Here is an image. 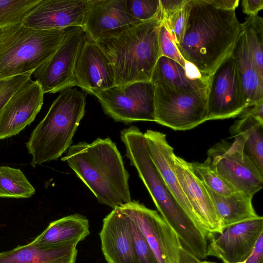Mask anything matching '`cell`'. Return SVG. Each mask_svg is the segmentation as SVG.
<instances>
[{
    "instance_id": "1",
    "label": "cell",
    "mask_w": 263,
    "mask_h": 263,
    "mask_svg": "<svg viewBox=\"0 0 263 263\" xmlns=\"http://www.w3.org/2000/svg\"><path fill=\"white\" fill-rule=\"evenodd\" d=\"M240 30L235 10L217 8L207 0H191L183 39L175 45L187 64L208 77L230 54Z\"/></svg>"
},
{
    "instance_id": "2",
    "label": "cell",
    "mask_w": 263,
    "mask_h": 263,
    "mask_svg": "<svg viewBox=\"0 0 263 263\" xmlns=\"http://www.w3.org/2000/svg\"><path fill=\"white\" fill-rule=\"evenodd\" d=\"M121 139L126 148V156L136 168L161 216L187 251L196 258L204 257L208 234L173 196L149 155L144 134L136 126H130L121 130Z\"/></svg>"
},
{
    "instance_id": "3",
    "label": "cell",
    "mask_w": 263,
    "mask_h": 263,
    "mask_svg": "<svg viewBox=\"0 0 263 263\" xmlns=\"http://www.w3.org/2000/svg\"><path fill=\"white\" fill-rule=\"evenodd\" d=\"M61 160L68 164L100 203L114 209L132 201L129 175L116 144L109 138L71 145Z\"/></svg>"
},
{
    "instance_id": "4",
    "label": "cell",
    "mask_w": 263,
    "mask_h": 263,
    "mask_svg": "<svg viewBox=\"0 0 263 263\" xmlns=\"http://www.w3.org/2000/svg\"><path fill=\"white\" fill-rule=\"evenodd\" d=\"M162 20L161 14L95 42L112 66L116 86L151 81L154 68L161 56L159 31Z\"/></svg>"
},
{
    "instance_id": "5",
    "label": "cell",
    "mask_w": 263,
    "mask_h": 263,
    "mask_svg": "<svg viewBox=\"0 0 263 263\" xmlns=\"http://www.w3.org/2000/svg\"><path fill=\"white\" fill-rule=\"evenodd\" d=\"M83 92L69 88L60 92L26 143L31 165L58 159L71 146L85 112Z\"/></svg>"
},
{
    "instance_id": "6",
    "label": "cell",
    "mask_w": 263,
    "mask_h": 263,
    "mask_svg": "<svg viewBox=\"0 0 263 263\" xmlns=\"http://www.w3.org/2000/svg\"><path fill=\"white\" fill-rule=\"evenodd\" d=\"M65 29L40 30L23 23L0 32V80L33 73L53 54Z\"/></svg>"
},
{
    "instance_id": "7",
    "label": "cell",
    "mask_w": 263,
    "mask_h": 263,
    "mask_svg": "<svg viewBox=\"0 0 263 263\" xmlns=\"http://www.w3.org/2000/svg\"><path fill=\"white\" fill-rule=\"evenodd\" d=\"M154 86L155 122L175 130H186L207 121L208 86L187 92Z\"/></svg>"
},
{
    "instance_id": "8",
    "label": "cell",
    "mask_w": 263,
    "mask_h": 263,
    "mask_svg": "<svg viewBox=\"0 0 263 263\" xmlns=\"http://www.w3.org/2000/svg\"><path fill=\"white\" fill-rule=\"evenodd\" d=\"M206 160L236 192L253 196L263 187V173L245 155L239 135L232 143L222 141L211 147Z\"/></svg>"
},
{
    "instance_id": "9",
    "label": "cell",
    "mask_w": 263,
    "mask_h": 263,
    "mask_svg": "<svg viewBox=\"0 0 263 263\" xmlns=\"http://www.w3.org/2000/svg\"><path fill=\"white\" fill-rule=\"evenodd\" d=\"M155 86L151 81L115 86L94 93L104 112L117 122L154 121Z\"/></svg>"
},
{
    "instance_id": "10",
    "label": "cell",
    "mask_w": 263,
    "mask_h": 263,
    "mask_svg": "<svg viewBox=\"0 0 263 263\" xmlns=\"http://www.w3.org/2000/svg\"><path fill=\"white\" fill-rule=\"evenodd\" d=\"M87 36L82 27L66 28L63 41L53 54L32 74L44 93H54L77 86L74 71Z\"/></svg>"
},
{
    "instance_id": "11",
    "label": "cell",
    "mask_w": 263,
    "mask_h": 263,
    "mask_svg": "<svg viewBox=\"0 0 263 263\" xmlns=\"http://www.w3.org/2000/svg\"><path fill=\"white\" fill-rule=\"evenodd\" d=\"M247 106L238 66L230 54L209 77L207 121L234 118Z\"/></svg>"
},
{
    "instance_id": "12",
    "label": "cell",
    "mask_w": 263,
    "mask_h": 263,
    "mask_svg": "<svg viewBox=\"0 0 263 263\" xmlns=\"http://www.w3.org/2000/svg\"><path fill=\"white\" fill-rule=\"evenodd\" d=\"M122 205L142 232L158 263H183L187 259L191 253L156 211L136 200Z\"/></svg>"
},
{
    "instance_id": "13",
    "label": "cell",
    "mask_w": 263,
    "mask_h": 263,
    "mask_svg": "<svg viewBox=\"0 0 263 263\" xmlns=\"http://www.w3.org/2000/svg\"><path fill=\"white\" fill-rule=\"evenodd\" d=\"M263 233V217H257L223 228L220 233L209 234L207 256H213L223 262L246 260L258 239Z\"/></svg>"
},
{
    "instance_id": "14",
    "label": "cell",
    "mask_w": 263,
    "mask_h": 263,
    "mask_svg": "<svg viewBox=\"0 0 263 263\" xmlns=\"http://www.w3.org/2000/svg\"><path fill=\"white\" fill-rule=\"evenodd\" d=\"M44 95L40 85L31 78L17 90L0 112V140L18 135L34 120Z\"/></svg>"
},
{
    "instance_id": "15",
    "label": "cell",
    "mask_w": 263,
    "mask_h": 263,
    "mask_svg": "<svg viewBox=\"0 0 263 263\" xmlns=\"http://www.w3.org/2000/svg\"><path fill=\"white\" fill-rule=\"evenodd\" d=\"M173 161L179 183L197 223L208 235L220 233L221 221L204 184L194 171L191 163L175 154Z\"/></svg>"
},
{
    "instance_id": "16",
    "label": "cell",
    "mask_w": 263,
    "mask_h": 263,
    "mask_svg": "<svg viewBox=\"0 0 263 263\" xmlns=\"http://www.w3.org/2000/svg\"><path fill=\"white\" fill-rule=\"evenodd\" d=\"M74 74L77 86L92 95L116 86L114 70L108 57L88 37L80 51Z\"/></svg>"
},
{
    "instance_id": "17",
    "label": "cell",
    "mask_w": 263,
    "mask_h": 263,
    "mask_svg": "<svg viewBox=\"0 0 263 263\" xmlns=\"http://www.w3.org/2000/svg\"><path fill=\"white\" fill-rule=\"evenodd\" d=\"M125 4V0H86L82 27L87 37L95 42L140 23L128 14Z\"/></svg>"
},
{
    "instance_id": "18",
    "label": "cell",
    "mask_w": 263,
    "mask_h": 263,
    "mask_svg": "<svg viewBox=\"0 0 263 263\" xmlns=\"http://www.w3.org/2000/svg\"><path fill=\"white\" fill-rule=\"evenodd\" d=\"M86 0H41L23 24L40 30L83 26Z\"/></svg>"
},
{
    "instance_id": "19",
    "label": "cell",
    "mask_w": 263,
    "mask_h": 263,
    "mask_svg": "<svg viewBox=\"0 0 263 263\" xmlns=\"http://www.w3.org/2000/svg\"><path fill=\"white\" fill-rule=\"evenodd\" d=\"M99 236L107 263H137L127 219L119 206L103 219Z\"/></svg>"
},
{
    "instance_id": "20",
    "label": "cell",
    "mask_w": 263,
    "mask_h": 263,
    "mask_svg": "<svg viewBox=\"0 0 263 263\" xmlns=\"http://www.w3.org/2000/svg\"><path fill=\"white\" fill-rule=\"evenodd\" d=\"M144 136L149 155L173 196L184 211L197 222L192 208L177 177L174 167V149L167 142L166 135L148 129Z\"/></svg>"
},
{
    "instance_id": "21",
    "label": "cell",
    "mask_w": 263,
    "mask_h": 263,
    "mask_svg": "<svg viewBox=\"0 0 263 263\" xmlns=\"http://www.w3.org/2000/svg\"><path fill=\"white\" fill-rule=\"evenodd\" d=\"M89 234L88 220L74 214L52 221L32 242L42 249H54L78 245Z\"/></svg>"
},
{
    "instance_id": "22",
    "label": "cell",
    "mask_w": 263,
    "mask_h": 263,
    "mask_svg": "<svg viewBox=\"0 0 263 263\" xmlns=\"http://www.w3.org/2000/svg\"><path fill=\"white\" fill-rule=\"evenodd\" d=\"M209 77L191 73L176 61L161 56L154 68L151 82L175 91L187 92L207 87Z\"/></svg>"
},
{
    "instance_id": "23",
    "label": "cell",
    "mask_w": 263,
    "mask_h": 263,
    "mask_svg": "<svg viewBox=\"0 0 263 263\" xmlns=\"http://www.w3.org/2000/svg\"><path fill=\"white\" fill-rule=\"evenodd\" d=\"M76 244L45 249L29 243L0 252V263H76Z\"/></svg>"
},
{
    "instance_id": "24",
    "label": "cell",
    "mask_w": 263,
    "mask_h": 263,
    "mask_svg": "<svg viewBox=\"0 0 263 263\" xmlns=\"http://www.w3.org/2000/svg\"><path fill=\"white\" fill-rule=\"evenodd\" d=\"M238 66L248 107L263 100V76L256 68L241 28L230 53Z\"/></svg>"
},
{
    "instance_id": "25",
    "label": "cell",
    "mask_w": 263,
    "mask_h": 263,
    "mask_svg": "<svg viewBox=\"0 0 263 263\" xmlns=\"http://www.w3.org/2000/svg\"><path fill=\"white\" fill-rule=\"evenodd\" d=\"M205 186L221 221L222 229L259 216L253 206V196L241 192H235L231 195L223 196Z\"/></svg>"
},
{
    "instance_id": "26",
    "label": "cell",
    "mask_w": 263,
    "mask_h": 263,
    "mask_svg": "<svg viewBox=\"0 0 263 263\" xmlns=\"http://www.w3.org/2000/svg\"><path fill=\"white\" fill-rule=\"evenodd\" d=\"M230 130L241 137L245 155L263 173V121L245 116L236 121Z\"/></svg>"
},
{
    "instance_id": "27",
    "label": "cell",
    "mask_w": 263,
    "mask_h": 263,
    "mask_svg": "<svg viewBox=\"0 0 263 263\" xmlns=\"http://www.w3.org/2000/svg\"><path fill=\"white\" fill-rule=\"evenodd\" d=\"M35 190L19 168L0 166V197L30 198Z\"/></svg>"
},
{
    "instance_id": "28",
    "label": "cell",
    "mask_w": 263,
    "mask_h": 263,
    "mask_svg": "<svg viewBox=\"0 0 263 263\" xmlns=\"http://www.w3.org/2000/svg\"><path fill=\"white\" fill-rule=\"evenodd\" d=\"M241 28L256 68L263 76V18L258 15L249 16Z\"/></svg>"
},
{
    "instance_id": "29",
    "label": "cell",
    "mask_w": 263,
    "mask_h": 263,
    "mask_svg": "<svg viewBox=\"0 0 263 263\" xmlns=\"http://www.w3.org/2000/svg\"><path fill=\"white\" fill-rule=\"evenodd\" d=\"M41 0H0V29L22 24Z\"/></svg>"
},
{
    "instance_id": "30",
    "label": "cell",
    "mask_w": 263,
    "mask_h": 263,
    "mask_svg": "<svg viewBox=\"0 0 263 263\" xmlns=\"http://www.w3.org/2000/svg\"><path fill=\"white\" fill-rule=\"evenodd\" d=\"M196 174L204 184L214 192L223 196L234 193L235 190L211 166L206 160L202 163H191Z\"/></svg>"
},
{
    "instance_id": "31",
    "label": "cell",
    "mask_w": 263,
    "mask_h": 263,
    "mask_svg": "<svg viewBox=\"0 0 263 263\" xmlns=\"http://www.w3.org/2000/svg\"><path fill=\"white\" fill-rule=\"evenodd\" d=\"M125 214L130 233L137 263H158L142 232L122 205L119 206Z\"/></svg>"
},
{
    "instance_id": "32",
    "label": "cell",
    "mask_w": 263,
    "mask_h": 263,
    "mask_svg": "<svg viewBox=\"0 0 263 263\" xmlns=\"http://www.w3.org/2000/svg\"><path fill=\"white\" fill-rule=\"evenodd\" d=\"M129 15L139 22L151 20L161 15L160 0H125Z\"/></svg>"
},
{
    "instance_id": "33",
    "label": "cell",
    "mask_w": 263,
    "mask_h": 263,
    "mask_svg": "<svg viewBox=\"0 0 263 263\" xmlns=\"http://www.w3.org/2000/svg\"><path fill=\"white\" fill-rule=\"evenodd\" d=\"M191 9V0H188L180 10L166 19L163 18L175 44L180 43L184 33Z\"/></svg>"
},
{
    "instance_id": "34",
    "label": "cell",
    "mask_w": 263,
    "mask_h": 263,
    "mask_svg": "<svg viewBox=\"0 0 263 263\" xmlns=\"http://www.w3.org/2000/svg\"><path fill=\"white\" fill-rule=\"evenodd\" d=\"M159 44L161 56L167 57L176 61L186 69L187 63L178 51L163 20L159 28Z\"/></svg>"
},
{
    "instance_id": "35",
    "label": "cell",
    "mask_w": 263,
    "mask_h": 263,
    "mask_svg": "<svg viewBox=\"0 0 263 263\" xmlns=\"http://www.w3.org/2000/svg\"><path fill=\"white\" fill-rule=\"evenodd\" d=\"M32 73L0 80V112L17 90L28 80Z\"/></svg>"
},
{
    "instance_id": "36",
    "label": "cell",
    "mask_w": 263,
    "mask_h": 263,
    "mask_svg": "<svg viewBox=\"0 0 263 263\" xmlns=\"http://www.w3.org/2000/svg\"><path fill=\"white\" fill-rule=\"evenodd\" d=\"M188 0H160L163 18L166 19L181 9Z\"/></svg>"
},
{
    "instance_id": "37",
    "label": "cell",
    "mask_w": 263,
    "mask_h": 263,
    "mask_svg": "<svg viewBox=\"0 0 263 263\" xmlns=\"http://www.w3.org/2000/svg\"><path fill=\"white\" fill-rule=\"evenodd\" d=\"M246 263H263V233L258 239Z\"/></svg>"
},
{
    "instance_id": "38",
    "label": "cell",
    "mask_w": 263,
    "mask_h": 263,
    "mask_svg": "<svg viewBox=\"0 0 263 263\" xmlns=\"http://www.w3.org/2000/svg\"><path fill=\"white\" fill-rule=\"evenodd\" d=\"M242 7L244 13L249 16L256 15L263 8V0H243Z\"/></svg>"
},
{
    "instance_id": "39",
    "label": "cell",
    "mask_w": 263,
    "mask_h": 263,
    "mask_svg": "<svg viewBox=\"0 0 263 263\" xmlns=\"http://www.w3.org/2000/svg\"><path fill=\"white\" fill-rule=\"evenodd\" d=\"M238 116L240 118L249 116L263 121V100L254 105L247 107Z\"/></svg>"
},
{
    "instance_id": "40",
    "label": "cell",
    "mask_w": 263,
    "mask_h": 263,
    "mask_svg": "<svg viewBox=\"0 0 263 263\" xmlns=\"http://www.w3.org/2000/svg\"><path fill=\"white\" fill-rule=\"evenodd\" d=\"M214 7L226 10H235L237 7L238 0H207Z\"/></svg>"
},
{
    "instance_id": "41",
    "label": "cell",
    "mask_w": 263,
    "mask_h": 263,
    "mask_svg": "<svg viewBox=\"0 0 263 263\" xmlns=\"http://www.w3.org/2000/svg\"><path fill=\"white\" fill-rule=\"evenodd\" d=\"M195 263H216V262L208 261H200L199 260H198L197 261H196Z\"/></svg>"
},
{
    "instance_id": "42",
    "label": "cell",
    "mask_w": 263,
    "mask_h": 263,
    "mask_svg": "<svg viewBox=\"0 0 263 263\" xmlns=\"http://www.w3.org/2000/svg\"><path fill=\"white\" fill-rule=\"evenodd\" d=\"M246 260H244V261H243L236 262H233V263H246ZM223 263H229V262H223Z\"/></svg>"
},
{
    "instance_id": "43",
    "label": "cell",
    "mask_w": 263,
    "mask_h": 263,
    "mask_svg": "<svg viewBox=\"0 0 263 263\" xmlns=\"http://www.w3.org/2000/svg\"><path fill=\"white\" fill-rule=\"evenodd\" d=\"M1 30H2V29H0V32H1Z\"/></svg>"
}]
</instances>
